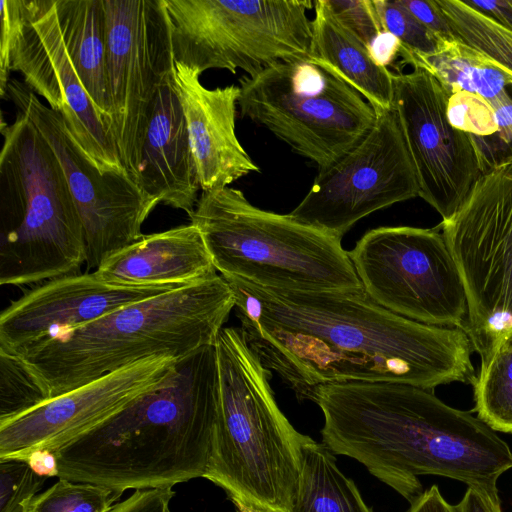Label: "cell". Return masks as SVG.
Listing matches in <instances>:
<instances>
[{"instance_id": "obj_1", "label": "cell", "mask_w": 512, "mask_h": 512, "mask_svg": "<svg viewBox=\"0 0 512 512\" xmlns=\"http://www.w3.org/2000/svg\"><path fill=\"white\" fill-rule=\"evenodd\" d=\"M250 347L299 401L331 383L388 382L433 390L472 382V342L458 327L394 314L363 292L266 288L222 276Z\"/></svg>"}, {"instance_id": "obj_2", "label": "cell", "mask_w": 512, "mask_h": 512, "mask_svg": "<svg viewBox=\"0 0 512 512\" xmlns=\"http://www.w3.org/2000/svg\"><path fill=\"white\" fill-rule=\"evenodd\" d=\"M323 444L363 464L410 504L419 475H439L498 494L512 450L478 417L448 406L433 390L388 382L318 386Z\"/></svg>"}, {"instance_id": "obj_3", "label": "cell", "mask_w": 512, "mask_h": 512, "mask_svg": "<svg viewBox=\"0 0 512 512\" xmlns=\"http://www.w3.org/2000/svg\"><path fill=\"white\" fill-rule=\"evenodd\" d=\"M219 401L214 344L179 361L162 386L59 448L58 478L123 494L204 477Z\"/></svg>"}, {"instance_id": "obj_4", "label": "cell", "mask_w": 512, "mask_h": 512, "mask_svg": "<svg viewBox=\"0 0 512 512\" xmlns=\"http://www.w3.org/2000/svg\"><path fill=\"white\" fill-rule=\"evenodd\" d=\"M234 305L232 289L216 274L57 332L13 356L48 399L142 359L180 361L214 345Z\"/></svg>"}, {"instance_id": "obj_5", "label": "cell", "mask_w": 512, "mask_h": 512, "mask_svg": "<svg viewBox=\"0 0 512 512\" xmlns=\"http://www.w3.org/2000/svg\"><path fill=\"white\" fill-rule=\"evenodd\" d=\"M219 413L203 478L220 487L236 512H290L312 440L280 410L270 370L241 327H224L215 343Z\"/></svg>"}, {"instance_id": "obj_6", "label": "cell", "mask_w": 512, "mask_h": 512, "mask_svg": "<svg viewBox=\"0 0 512 512\" xmlns=\"http://www.w3.org/2000/svg\"><path fill=\"white\" fill-rule=\"evenodd\" d=\"M0 284L24 286L76 274L86 262L83 225L53 149L19 112L2 120Z\"/></svg>"}, {"instance_id": "obj_7", "label": "cell", "mask_w": 512, "mask_h": 512, "mask_svg": "<svg viewBox=\"0 0 512 512\" xmlns=\"http://www.w3.org/2000/svg\"><path fill=\"white\" fill-rule=\"evenodd\" d=\"M189 218L221 276L279 290L364 291L341 239L258 208L238 189L203 191Z\"/></svg>"}, {"instance_id": "obj_8", "label": "cell", "mask_w": 512, "mask_h": 512, "mask_svg": "<svg viewBox=\"0 0 512 512\" xmlns=\"http://www.w3.org/2000/svg\"><path fill=\"white\" fill-rule=\"evenodd\" d=\"M242 117L265 127L322 171L358 145L374 108L309 58L277 63L239 80Z\"/></svg>"}, {"instance_id": "obj_9", "label": "cell", "mask_w": 512, "mask_h": 512, "mask_svg": "<svg viewBox=\"0 0 512 512\" xmlns=\"http://www.w3.org/2000/svg\"><path fill=\"white\" fill-rule=\"evenodd\" d=\"M173 59L195 69L254 76L307 59L311 0H164Z\"/></svg>"}, {"instance_id": "obj_10", "label": "cell", "mask_w": 512, "mask_h": 512, "mask_svg": "<svg viewBox=\"0 0 512 512\" xmlns=\"http://www.w3.org/2000/svg\"><path fill=\"white\" fill-rule=\"evenodd\" d=\"M439 227L466 290L463 330L483 356L512 332V160L482 174Z\"/></svg>"}, {"instance_id": "obj_11", "label": "cell", "mask_w": 512, "mask_h": 512, "mask_svg": "<svg viewBox=\"0 0 512 512\" xmlns=\"http://www.w3.org/2000/svg\"><path fill=\"white\" fill-rule=\"evenodd\" d=\"M366 295L419 323L464 328V283L440 227H379L348 251Z\"/></svg>"}, {"instance_id": "obj_12", "label": "cell", "mask_w": 512, "mask_h": 512, "mask_svg": "<svg viewBox=\"0 0 512 512\" xmlns=\"http://www.w3.org/2000/svg\"><path fill=\"white\" fill-rule=\"evenodd\" d=\"M107 27L109 134L137 184L156 100L174 65L164 0H103Z\"/></svg>"}, {"instance_id": "obj_13", "label": "cell", "mask_w": 512, "mask_h": 512, "mask_svg": "<svg viewBox=\"0 0 512 512\" xmlns=\"http://www.w3.org/2000/svg\"><path fill=\"white\" fill-rule=\"evenodd\" d=\"M419 196V184L393 109L377 113L363 140L318 171L308 193L289 213L338 239L360 219Z\"/></svg>"}, {"instance_id": "obj_14", "label": "cell", "mask_w": 512, "mask_h": 512, "mask_svg": "<svg viewBox=\"0 0 512 512\" xmlns=\"http://www.w3.org/2000/svg\"><path fill=\"white\" fill-rule=\"evenodd\" d=\"M6 95L36 126L62 166L82 221L88 270L140 239L143 223L159 202L126 173L100 172L72 138L61 114L24 82L10 79Z\"/></svg>"}, {"instance_id": "obj_15", "label": "cell", "mask_w": 512, "mask_h": 512, "mask_svg": "<svg viewBox=\"0 0 512 512\" xmlns=\"http://www.w3.org/2000/svg\"><path fill=\"white\" fill-rule=\"evenodd\" d=\"M0 4L11 26V71L21 73L23 82L61 114L72 138L100 172L126 173L66 50L54 0H1Z\"/></svg>"}, {"instance_id": "obj_16", "label": "cell", "mask_w": 512, "mask_h": 512, "mask_svg": "<svg viewBox=\"0 0 512 512\" xmlns=\"http://www.w3.org/2000/svg\"><path fill=\"white\" fill-rule=\"evenodd\" d=\"M393 86L392 109L415 169L419 197L447 220L481 176L471 138L449 124V94L429 72L413 68L394 73Z\"/></svg>"}, {"instance_id": "obj_17", "label": "cell", "mask_w": 512, "mask_h": 512, "mask_svg": "<svg viewBox=\"0 0 512 512\" xmlns=\"http://www.w3.org/2000/svg\"><path fill=\"white\" fill-rule=\"evenodd\" d=\"M178 362L170 356L142 359L0 420V460H23L43 450L55 453L162 386Z\"/></svg>"}, {"instance_id": "obj_18", "label": "cell", "mask_w": 512, "mask_h": 512, "mask_svg": "<svg viewBox=\"0 0 512 512\" xmlns=\"http://www.w3.org/2000/svg\"><path fill=\"white\" fill-rule=\"evenodd\" d=\"M177 287L181 286L112 284L96 271L44 281L1 312L0 352L15 355L57 332L84 326Z\"/></svg>"}, {"instance_id": "obj_19", "label": "cell", "mask_w": 512, "mask_h": 512, "mask_svg": "<svg viewBox=\"0 0 512 512\" xmlns=\"http://www.w3.org/2000/svg\"><path fill=\"white\" fill-rule=\"evenodd\" d=\"M193 68L174 61L172 84L185 116L202 191L226 187L260 172L235 132L240 87L208 89Z\"/></svg>"}, {"instance_id": "obj_20", "label": "cell", "mask_w": 512, "mask_h": 512, "mask_svg": "<svg viewBox=\"0 0 512 512\" xmlns=\"http://www.w3.org/2000/svg\"><path fill=\"white\" fill-rule=\"evenodd\" d=\"M172 73L161 88L143 145L137 185L148 196L190 216L200 188L187 124Z\"/></svg>"}, {"instance_id": "obj_21", "label": "cell", "mask_w": 512, "mask_h": 512, "mask_svg": "<svg viewBox=\"0 0 512 512\" xmlns=\"http://www.w3.org/2000/svg\"><path fill=\"white\" fill-rule=\"evenodd\" d=\"M112 284L184 286L215 276L212 258L192 223L143 235L95 270Z\"/></svg>"}, {"instance_id": "obj_22", "label": "cell", "mask_w": 512, "mask_h": 512, "mask_svg": "<svg viewBox=\"0 0 512 512\" xmlns=\"http://www.w3.org/2000/svg\"><path fill=\"white\" fill-rule=\"evenodd\" d=\"M308 58L356 90L376 111L393 108V75L330 10L314 2Z\"/></svg>"}, {"instance_id": "obj_23", "label": "cell", "mask_w": 512, "mask_h": 512, "mask_svg": "<svg viewBox=\"0 0 512 512\" xmlns=\"http://www.w3.org/2000/svg\"><path fill=\"white\" fill-rule=\"evenodd\" d=\"M54 5L66 50L110 136L111 104L103 0H54Z\"/></svg>"}, {"instance_id": "obj_24", "label": "cell", "mask_w": 512, "mask_h": 512, "mask_svg": "<svg viewBox=\"0 0 512 512\" xmlns=\"http://www.w3.org/2000/svg\"><path fill=\"white\" fill-rule=\"evenodd\" d=\"M402 63L422 68L435 77L448 94L467 91L491 100L512 84V75L480 51L455 38L434 54L400 50Z\"/></svg>"}, {"instance_id": "obj_25", "label": "cell", "mask_w": 512, "mask_h": 512, "mask_svg": "<svg viewBox=\"0 0 512 512\" xmlns=\"http://www.w3.org/2000/svg\"><path fill=\"white\" fill-rule=\"evenodd\" d=\"M290 512H373L334 454L313 439L303 447L299 482Z\"/></svg>"}, {"instance_id": "obj_26", "label": "cell", "mask_w": 512, "mask_h": 512, "mask_svg": "<svg viewBox=\"0 0 512 512\" xmlns=\"http://www.w3.org/2000/svg\"><path fill=\"white\" fill-rule=\"evenodd\" d=\"M472 383L478 418L494 431L512 433V332L481 357Z\"/></svg>"}, {"instance_id": "obj_27", "label": "cell", "mask_w": 512, "mask_h": 512, "mask_svg": "<svg viewBox=\"0 0 512 512\" xmlns=\"http://www.w3.org/2000/svg\"><path fill=\"white\" fill-rule=\"evenodd\" d=\"M453 33L512 75V32L462 0H436Z\"/></svg>"}, {"instance_id": "obj_28", "label": "cell", "mask_w": 512, "mask_h": 512, "mask_svg": "<svg viewBox=\"0 0 512 512\" xmlns=\"http://www.w3.org/2000/svg\"><path fill=\"white\" fill-rule=\"evenodd\" d=\"M121 495L104 486L58 478L28 502L25 512H109Z\"/></svg>"}, {"instance_id": "obj_29", "label": "cell", "mask_w": 512, "mask_h": 512, "mask_svg": "<svg viewBox=\"0 0 512 512\" xmlns=\"http://www.w3.org/2000/svg\"><path fill=\"white\" fill-rule=\"evenodd\" d=\"M374 3L383 30L394 35L402 49L429 55L444 44V40L425 27L399 0H374Z\"/></svg>"}, {"instance_id": "obj_30", "label": "cell", "mask_w": 512, "mask_h": 512, "mask_svg": "<svg viewBox=\"0 0 512 512\" xmlns=\"http://www.w3.org/2000/svg\"><path fill=\"white\" fill-rule=\"evenodd\" d=\"M46 399L20 360L0 352V420L21 414Z\"/></svg>"}, {"instance_id": "obj_31", "label": "cell", "mask_w": 512, "mask_h": 512, "mask_svg": "<svg viewBox=\"0 0 512 512\" xmlns=\"http://www.w3.org/2000/svg\"><path fill=\"white\" fill-rule=\"evenodd\" d=\"M489 102L496 114L497 131L486 137L469 135L481 175L512 160V97L506 89Z\"/></svg>"}, {"instance_id": "obj_32", "label": "cell", "mask_w": 512, "mask_h": 512, "mask_svg": "<svg viewBox=\"0 0 512 512\" xmlns=\"http://www.w3.org/2000/svg\"><path fill=\"white\" fill-rule=\"evenodd\" d=\"M446 117L454 129L472 136H490L498 129L496 114L489 100L467 91L448 96Z\"/></svg>"}, {"instance_id": "obj_33", "label": "cell", "mask_w": 512, "mask_h": 512, "mask_svg": "<svg viewBox=\"0 0 512 512\" xmlns=\"http://www.w3.org/2000/svg\"><path fill=\"white\" fill-rule=\"evenodd\" d=\"M47 477L20 459L0 460V512H25Z\"/></svg>"}, {"instance_id": "obj_34", "label": "cell", "mask_w": 512, "mask_h": 512, "mask_svg": "<svg viewBox=\"0 0 512 512\" xmlns=\"http://www.w3.org/2000/svg\"><path fill=\"white\" fill-rule=\"evenodd\" d=\"M334 15L367 47L384 32L374 0H325Z\"/></svg>"}, {"instance_id": "obj_35", "label": "cell", "mask_w": 512, "mask_h": 512, "mask_svg": "<svg viewBox=\"0 0 512 512\" xmlns=\"http://www.w3.org/2000/svg\"><path fill=\"white\" fill-rule=\"evenodd\" d=\"M172 488L135 490L131 496L114 504L109 512H171L170 501L176 494Z\"/></svg>"}, {"instance_id": "obj_36", "label": "cell", "mask_w": 512, "mask_h": 512, "mask_svg": "<svg viewBox=\"0 0 512 512\" xmlns=\"http://www.w3.org/2000/svg\"><path fill=\"white\" fill-rule=\"evenodd\" d=\"M425 27L444 41L456 38L436 0H399Z\"/></svg>"}, {"instance_id": "obj_37", "label": "cell", "mask_w": 512, "mask_h": 512, "mask_svg": "<svg viewBox=\"0 0 512 512\" xmlns=\"http://www.w3.org/2000/svg\"><path fill=\"white\" fill-rule=\"evenodd\" d=\"M457 507L459 512H502L498 494L474 486H468Z\"/></svg>"}, {"instance_id": "obj_38", "label": "cell", "mask_w": 512, "mask_h": 512, "mask_svg": "<svg viewBox=\"0 0 512 512\" xmlns=\"http://www.w3.org/2000/svg\"><path fill=\"white\" fill-rule=\"evenodd\" d=\"M401 43L399 40L389 32H382L368 46L370 54L374 60L387 67L400 56Z\"/></svg>"}, {"instance_id": "obj_39", "label": "cell", "mask_w": 512, "mask_h": 512, "mask_svg": "<svg viewBox=\"0 0 512 512\" xmlns=\"http://www.w3.org/2000/svg\"><path fill=\"white\" fill-rule=\"evenodd\" d=\"M465 2L512 32V0H469Z\"/></svg>"}, {"instance_id": "obj_40", "label": "cell", "mask_w": 512, "mask_h": 512, "mask_svg": "<svg viewBox=\"0 0 512 512\" xmlns=\"http://www.w3.org/2000/svg\"><path fill=\"white\" fill-rule=\"evenodd\" d=\"M407 512H459L457 505L448 503L440 493L437 485L424 490Z\"/></svg>"}, {"instance_id": "obj_41", "label": "cell", "mask_w": 512, "mask_h": 512, "mask_svg": "<svg viewBox=\"0 0 512 512\" xmlns=\"http://www.w3.org/2000/svg\"><path fill=\"white\" fill-rule=\"evenodd\" d=\"M23 460H25L35 472L44 477H58L56 456L50 451L43 450L33 452Z\"/></svg>"}, {"instance_id": "obj_42", "label": "cell", "mask_w": 512, "mask_h": 512, "mask_svg": "<svg viewBox=\"0 0 512 512\" xmlns=\"http://www.w3.org/2000/svg\"><path fill=\"white\" fill-rule=\"evenodd\" d=\"M508 92L510 93L511 97H512V84L507 88Z\"/></svg>"}]
</instances>
